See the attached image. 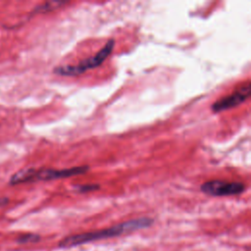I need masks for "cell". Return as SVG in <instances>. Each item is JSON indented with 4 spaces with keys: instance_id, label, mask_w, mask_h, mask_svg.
<instances>
[{
    "instance_id": "obj_1",
    "label": "cell",
    "mask_w": 251,
    "mask_h": 251,
    "mask_svg": "<svg viewBox=\"0 0 251 251\" xmlns=\"http://www.w3.org/2000/svg\"><path fill=\"white\" fill-rule=\"evenodd\" d=\"M153 223H154L153 219L148 218V217L132 219V220L115 225L110 227L69 235V236L63 238L59 242V246L62 248H70V247H75L76 245L89 243L92 241L116 237V236L127 233V232H132V231H135L138 229H143V228L149 227L150 226L153 225Z\"/></svg>"
},
{
    "instance_id": "obj_2",
    "label": "cell",
    "mask_w": 251,
    "mask_h": 251,
    "mask_svg": "<svg viewBox=\"0 0 251 251\" xmlns=\"http://www.w3.org/2000/svg\"><path fill=\"white\" fill-rule=\"evenodd\" d=\"M88 166L73 167L68 169H24L14 174L10 178L11 184H19L24 182L37 181V180H53L59 178H66L78 175H83L88 172Z\"/></svg>"
},
{
    "instance_id": "obj_3",
    "label": "cell",
    "mask_w": 251,
    "mask_h": 251,
    "mask_svg": "<svg viewBox=\"0 0 251 251\" xmlns=\"http://www.w3.org/2000/svg\"><path fill=\"white\" fill-rule=\"evenodd\" d=\"M115 47V40L109 39L107 43L95 55L80 61L76 65H63L54 68L53 72L56 75L64 76H75L85 73L88 70L95 69L110 56Z\"/></svg>"
},
{
    "instance_id": "obj_4",
    "label": "cell",
    "mask_w": 251,
    "mask_h": 251,
    "mask_svg": "<svg viewBox=\"0 0 251 251\" xmlns=\"http://www.w3.org/2000/svg\"><path fill=\"white\" fill-rule=\"evenodd\" d=\"M245 184L241 181L212 179L203 182L200 186V190L210 196L222 197L241 194L245 190Z\"/></svg>"
},
{
    "instance_id": "obj_5",
    "label": "cell",
    "mask_w": 251,
    "mask_h": 251,
    "mask_svg": "<svg viewBox=\"0 0 251 251\" xmlns=\"http://www.w3.org/2000/svg\"><path fill=\"white\" fill-rule=\"evenodd\" d=\"M250 81H246L245 83L241 84L239 87H237L233 92H231L229 95H226L222 97L221 99H218L212 106L211 110L214 113H221L229 109H232L241 103H243L245 100H247L250 96Z\"/></svg>"
},
{
    "instance_id": "obj_6",
    "label": "cell",
    "mask_w": 251,
    "mask_h": 251,
    "mask_svg": "<svg viewBox=\"0 0 251 251\" xmlns=\"http://www.w3.org/2000/svg\"><path fill=\"white\" fill-rule=\"evenodd\" d=\"M65 2H62V1H50V2H46L38 7H36V9L34 10V12H37V13H45V12H49V11H52V10H55L57 9L58 7L64 5Z\"/></svg>"
},
{
    "instance_id": "obj_7",
    "label": "cell",
    "mask_w": 251,
    "mask_h": 251,
    "mask_svg": "<svg viewBox=\"0 0 251 251\" xmlns=\"http://www.w3.org/2000/svg\"><path fill=\"white\" fill-rule=\"evenodd\" d=\"M100 188V185L98 184H77L74 186V189L77 192H89L93 190H98Z\"/></svg>"
},
{
    "instance_id": "obj_8",
    "label": "cell",
    "mask_w": 251,
    "mask_h": 251,
    "mask_svg": "<svg viewBox=\"0 0 251 251\" xmlns=\"http://www.w3.org/2000/svg\"><path fill=\"white\" fill-rule=\"evenodd\" d=\"M39 236L36 234L32 233H27V234H23L18 238V241L20 243H29V242H35L39 240Z\"/></svg>"
},
{
    "instance_id": "obj_9",
    "label": "cell",
    "mask_w": 251,
    "mask_h": 251,
    "mask_svg": "<svg viewBox=\"0 0 251 251\" xmlns=\"http://www.w3.org/2000/svg\"><path fill=\"white\" fill-rule=\"evenodd\" d=\"M7 201H8V198H2V199H0V207L3 206V205H5V204L7 203Z\"/></svg>"
}]
</instances>
